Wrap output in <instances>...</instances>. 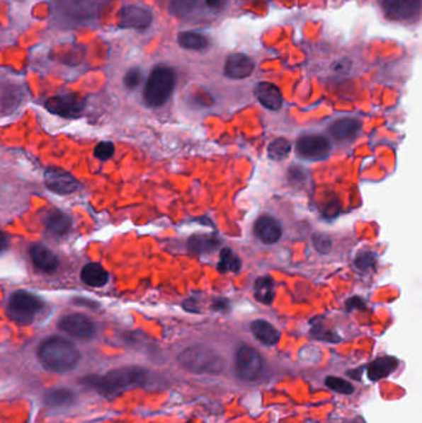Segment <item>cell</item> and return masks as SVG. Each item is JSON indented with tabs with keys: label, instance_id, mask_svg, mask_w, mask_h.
Wrapping results in <instances>:
<instances>
[{
	"label": "cell",
	"instance_id": "1",
	"mask_svg": "<svg viewBox=\"0 0 422 423\" xmlns=\"http://www.w3.org/2000/svg\"><path fill=\"white\" fill-rule=\"evenodd\" d=\"M147 370L139 366H123L104 375H87L82 379V384L102 396L112 398L125 390L147 384Z\"/></svg>",
	"mask_w": 422,
	"mask_h": 423
},
{
	"label": "cell",
	"instance_id": "2",
	"mask_svg": "<svg viewBox=\"0 0 422 423\" xmlns=\"http://www.w3.org/2000/svg\"><path fill=\"white\" fill-rule=\"evenodd\" d=\"M40 364L51 373H67L74 370L81 360L79 348L59 335L49 337L38 348Z\"/></svg>",
	"mask_w": 422,
	"mask_h": 423
},
{
	"label": "cell",
	"instance_id": "3",
	"mask_svg": "<svg viewBox=\"0 0 422 423\" xmlns=\"http://www.w3.org/2000/svg\"><path fill=\"white\" fill-rule=\"evenodd\" d=\"M178 364L197 375H218L226 369V360L206 345H193L178 355Z\"/></svg>",
	"mask_w": 422,
	"mask_h": 423
},
{
	"label": "cell",
	"instance_id": "4",
	"mask_svg": "<svg viewBox=\"0 0 422 423\" xmlns=\"http://www.w3.org/2000/svg\"><path fill=\"white\" fill-rule=\"evenodd\" d=\"M176 86V74L171 67L157 66L152 69L144 89V100L152 108L166 103Z\"/></svg>",
	"mask_w": 422,
	"mask_h": 423
},
{
	"label": "cell",
	"instance_id": "5",
	"mask_svg": "<svg viewBox=\"0 0 422 423\" xmlns=\"http://www.w3.org/2000/svg\"><path fill=\"white\" fill-rule=\"evenodd\" d=\"M42 308V301L26 291H18L11 295L8 305L10 320L19 325H29Z\"/></svg>",
	"mask_w": 422,
	"mask_h": 423
},
{
	"label": "cell",
	"instance_id": "6",
	"mask_svg": "<svg viewBox=\"0 0 422 423\" xmlns=\"http://www.w3.org/2000/svg\"><path fill=\"white\" fill-rule=\"evenodd\" d=\"M264 361L261 353L249 345H241L236 353V374L243 381H256L261 378Z\"/></svg>",
	"mask_w": 422,
	"mask_h": 423
},
{
	"label": "cell",
	"instance_id": "7",
	"mask_svg": "<svg viewBox=\"0 0 422 423\" xmlns=\"http://www.w3.org/2000/svg\"><path fill=\"white\" fill-rule=\"evenodd\" d=\"M107 0H59V14L69 21H89L97 16Z\"/></svg>",
	"mask_w": 422,
	"mask_h": 423
},
{
	"label": "cell",
	"instance_id": "8",
	"mask_svg": "<svg viewBox=\"0 0 422 423\" xmlns=\"http://www.w3.org/2000/svg\"><path fill=\"white\" fill-rule=\"evenodd\" d=\"M59 328L69 337L82 342L93 340L97 335V327L94 325L93 320L81 313L64 315L59 320Z\"/></svg>",
	"mask_w": 422,
	"mask_h": 423
},
{
	"label": "cell",
	"instance_id": "9",
	"mask_svg": "<svg viewBox=\"0 0 422 423\" xmlns=\"http://www.w3.org/2000/svg\"><path fill=\"white\" fill-rule=\"evenodd\" d=\"M84 99L79 94L56 95L46 100L45 107L50 113L56 114L62 118H79L84 112Z\"/></svg>",
	"mask_w": 422,
	"mask_h": 423
},
{
	"label": "cell",
	"instance_id": "10",
	"mask_svg": "<svg viewBox=\"0 0 422 423\" xmlns=\"http://www.w3.org/2000/svg\"><path fill=\"white\" fill-rule=\"evenodd\" d=\"M296 151L306 160H322L329 156L331 144L324 135L306 134L297 140Z\"/></svg>",
	"mask_w": 422,
	"mask_h": 423
},
{
	"label": "cell",
	"instance_id": "11",
	"mask_svg": "<svg viewBox=\"0 0 422 423\" xmlns=\"http://www.w3.org/2000/svg\"><path fill=\"white\" fill-rule=\"evenodd\" d=\"M44 180L46 187L59 195H71L79 188V181L71 173L61 168H49L45 173Z\"/></svg>",
	"mask_w": 422,
	"mask_h": 423
},
{
	"label": "cell",
	"instance_id": "12",
	"mask_svg": "<svg viewBox=\"0 0 422 423\" xmlns=\"http://www.w3.org/2000/svg\"><path fill=\"white\" fill-rule=\"evenodd\" d=\"M152 14L150 10L140 6H124L119 13L118 24L123 29L145 30L152 25Z\"/></svg>",
	"mask_w": 422,
	"mask_h": 423
},
{
	"label": "cell",
	"instance_id": "13",
	"mask_svg": "<svg viewBox=\"0 0 422 423\" xmlns=\"http://www.w3.org/2000/svg\"><path fill=\"white\" fill-rule=\"evenodd\" d=\"M254 69L256 64L248 54H233L227 59L224 74L232 79H243L249 77Z\"/></svg>",
	"mask_w": 422,
	"mask_h": 423
},
{
	"label": "cell",
	"instance_id": "14",
	"mask_svg": "<svg viewBox=\"0 0 422 423\" xmlns=\"http://www.w3.org/2000/svg\"><path fill=\"white\" fill-rule=\"evenodd\" d=\"M383 6L389 18L406 20L420 11L421 0H384Z\"/></svg>",
	"mask_w": 422,
	"mask_h": 423
},
{
	"label": "cell",
	"instance_id": "15",
	"mask_svg": "<svg viewBox=\"0 0 422 423\" xmlns=\"http://www.w3.org/2000/svg\"><path fill=\"white\" fill-rule=\"evenodd\" d=\"M30 257L33 264L42 272H55L59 269V257L55 255L54 251L49 249L47 246L41 244H35L30 249Z\"/></svg>",
	"mask_w": 422,
	"mask_h": 423
},
{
	"label": "cell",
	"instance_id": "16",
	"mask_svg": "<svg viewBox=\"0 0 422 423\" xmlns=\"http://www.w3.org/2000/svg\"><path fill=\"white\" fill-rule=\"evenodd\" d=\"M360 127L357 119L341 118L329 125V132L337 143H348L358 135Z\"/></svg>",
	"mask_w": 422,
	"mask_h": 423
},
{
	"label": "cell",
	"instance_id": "17",
	"mask_svg": "<svg viewBox=\"0 0 422 423\" xmlns=\"http://www.w3.org/2000/svg\"><path fill=\"white\" fill-rule=\"evenodd\" d=\"M254 233L263 243L274 244L283 236V228L274 216H263L256 221Z\"/></svg>",
	"mask_w": 422,
	"mask_h": 423
},
{
	"label": "cell",
	"instance_id": "18",
	"mask_svg": "<svg viewBox=\"0 0 422 423\" xmlns=\"http://www.w3.org/2000/svg\"><path fill=\"white\" fill-rule=\"evenodd\" d=\"M256 95L261 105L269 110H279L284 103L280 89L270 82H259L256 84Z\"/></svg>",
	"mask_w": 422,
	"mask_h": 423
},
{
	"label": "cell",
	"instance_id": "19",
	"mask_svg": "<svg viewBox=\"0 0 422 423\" xmlns=\"http://www.w3.org/2000/svg\"><path fill=\"white\" fill-rule=\"evenodd\" d=\"M399 368V360L394 357H380L369 363L367 366V375L369 380L378 381L385 379L389 375L393 374L395 370Z\"/></svg>",
	"mask_w": 422,
	"mask_h": 423
},
{
	"label": "cell",
	"instance_id": "20",
	"mask_svg": "<svg viewBox=\"0 0 422 423\" xmlns=\"http://www.w3.org/2000/svg\"><path fill=\"white\" fill-rule=\"evenodd\" d=\"M251 335H254L261 344L273 347L278 344L280 340V332L268 320H254L251 325Z\"/></svg>",
	"mask_w": 422,
	"mask_h": 423
},
{
	"label": "cell",
	"instance_id": "21",
	"mask_svg": "<svg viewBox=\"0 0 422 423\" xmlns=\"http://www.w3.org/2000/svg\"><path fill=\"white\" fill-rule=\"evenodd\" d=\"M81 280L91 287H102V286L107 285L109 274L103 266L96 264V262H91L89 265L84 266L81 271Z\"/></svg>",
	"mask_w": 422,
	"mask_h": 423
},
{
	"label": "cell",
	"instance_id": "22",
	"mask_svg": "<svg viewBox=\"0 0 422 423\" xmlns=\"http://www.w3.org/2000/svg\"><path fill=\"white\" fill-rule=\"evenodd\" d=\"M44 402L52 409L69 407L76 402V395L69 389L51 390L45 395Z\"/></svg>",
	"mask_w": 422,
	"mask_h": 423
},
{
	"label": "cell",
	"instance_id": "23",
	"mask_svg": "<svg viewBox=\"0 0 422 423\" xmlns=\"http://www.w3.org/2000/svg\"><path fill=\"white\" fill-rule=\"evenodd\" d=\"M45 224L52 234L64 236L66 233H69L71 226H72V221L64 212L55 211L50 212L47 214L45 219Z\"/></svg>",
	"mask_w": 422,
	"mask_h": 423
},
{
	"label": "cell",
	"instance_id": "24",
	"mask_svg": "<svg viewBox=\"0 0 422 423\" xmlns=\"http://www.w3.org/2000/svg\"><path fill=\"white\" fill-rule=\"evenodd\" d=\"M254 295L256 300L264 305H270L275 297L274 281L269 276H263L256 281L254 286Z\"/></svg>",
	"mask_w": 422,
	"mask_h": 423
},
{
	"label": "cell",
	"instance_id": "25",
	"mask_svg": "<svg viewBox=\"0 0 422 423\" xmlns=\"http://www.w3.org/2000/svg\"><path fill=\"white\" fill-rule=\"evenodd\" d=\"M221 241H218L217 238L211 236H203V234H198V236H193L190 238L188 241V249L196 253V254H206V253H211L218 248Z\"/></svg>",
	"mask_w": 422,
	"mask_h": 423
},
{
	"label": "cell",
	"instance_id": "26",
	"mask_svg": "<svg viewBox=\"0 0 422 423\" xmlns=\"http://www.w3.org/2000/svg\"><path fill=\"white\" fill-rule=\"evenodd\" d=\"M178 44L183 49L201 51L208 47L210 41L205 35L193 33V31H183L178 35Z\"/></svg>",
	"mask_w": 422,
	"mask_h": 423
},
{
	"label": "cell",
	"instance_id": "27",
	"mask_svg": "<svg viewBox=\"0 0 422 423\" xmlns=\"http://www.w3.org/2000/svg\"><path fill=\"white\" fill-rule=\"evenodd\" d=\"M241 259L236 256L234 251H232L229 248H224L221 251L219 256V262L217 265V269L221 272H238L241 270Z\"/></svg>",
	"mask_w": 422,
	"mask_h": 423
},
{
	"label": "cell",
	"instance_id": "28",
	"mask_svg": "<svg viewBox=\"0 0 422 423\" xmlns=\"http://www.w3.org/2000/svg\"><path fill=\"white\" fill-rule=\"evenodd\" d=\"M290 151H291V144H290L287 139L284 138L273 140L270 145H269V148H268L269 158L271 160H275V161H281V160L287 158Z\"/></svg>",
	"mask_w": 422,
	"mask_h": 423
},
{
	"label": "cell",
	"instance_id": "29",
	"mask_svg": "<svg viewBox=\"0 0 422 423\" xmlns=\"http://www.w3.org/2000/svg\"><path fill=\"white\" fill-rule=\"evenodd\" d=\"M198 0H172L170 11L176 18H185L196 9Z\"/></svg>",
	"mask_w": 422,
	"mask_h": 423
},
{
	"label": "cell",
	"instance_id": "30",
	"mask_svg": "<svg viewBox=\"0 0 422 423\" xmlns=\"http://www.w3.org/2000/svg\"><path fill=\"white\" fill-rule=\"evenodd\" d=\"M324 384L337 394L350 395L354 393L353 385L337 376H327L324 380Z\"/></svg>",
	"mask_w": 422,
	"mask_h": 423
},
{
	"label": "cell",
	"instance_id": "31",
	"mask_svg": "<svg viewBox=\"0 0 422 423\" xmlns=\"http://www.w3.org/2000/svg\"><path fill=\"white\" fill-rule=\"evenodd\" d=\"M375 264H377V257L373 253H369V251L360 253L354 260V265L360 271L370 270V269H373Z\"/></svg>",
	"mask_w": 422,
	"mask_h": 423
},
{
	"label": "cell",
	"instance_id": "32",
	"mask_svg": "<svg viewBox=\"0 0 422 423\" xmlns=\"http://www.w3.org/2000/svg\"><path fill=\"white\" fill-rule=\"evenodd\" d=\"M114 153H115V148H114V144L110 143V141L99 143L94 148V156L101 160V161H107V160L113 156Z\"/></svg>",
	"mask_w": 422,
	"mask_h": 423
},
{
	"label": "cell",
	"instance_id": "33",
	"mask_svg": "<svg viewBox=\"0 0 422 423\" xmlns=\"http://www.w3.org/2000/svg\"><path fill=\"white\" fill-rule=\"evenodd\" d=\"M312 337H314L316 340L331 342V343L341 342L338 335H334L333 332H331V330H326L322 325H314V330H312Z\"/></svg>",
	"mask_w": 422,
	"mask_h": 423
},
{
	"label": "cell",
	"instance_id": "34",
	"mask_svg": "<svg viewBox=\"0 0 422 423\" xmlns=\"http://www.w3.org/2000/svg\"><path fill=\"white\" fill-rule=\"evenodd\" d=\"M142 74L139 69H129L125 77H124V84L128 89H135L142 82Z\"/></svg>",
	"mask_w": 422,
	"mask_h": 423
},
{
	"label": "cell",
	"instance_id": "35",
	"mask_svg": "<svg viewBox=\"0 0 422 423\" xmlns=\"http://www.w3.org/2000/svg\"><path fill=\"white\" fill-rule=\"evenodd\" d=\"M314 246L319 253H329L332 248V241L329 239V236H316L314 238Z\"/></svg>",
	"mask_w": 422,
	"mask_h": 423
},
{
	"label": "cell",
	"instance_id": "36",
	"mask_svg": "<svg viewBox=\"0 0 422 423\" xmlns=\"http://www.w3.org/2000/svg\"><path fill=\"white\" fill-rule=\"evenodd\" d=\"M290 181L292 183H301L304 181V168H290L289 171Z\"/></svg>",
	"mask_w": 422,
	"mask_h": 423
},
{
	"label": "cell",
	"instance_id": "37",
	"mask_svg": "<svg viewBox=\"0 0 422 423\" xmlns=\"http://www.w3.org/2000/svg\"><path fill=\"white\" fill-rule=\"evenodd\" d=\"M364 308H365V303H364V301L362 300V299H359V297L349 299L348 302H347V310L348 311L364 310Z\"/></svg>",
	"mask_w": 422,
	"mask_h": 423
},
{
	"label": "cell",
	"instance_id": "38",
	"mask_svg": "<svg viewBox=\"0 0 422 423\" xmlns=\"http://www.w3.org/2000/svg\"><path fill=\"white\" fill-rule=\"evenodd\" d=\"M339 203L331 202L327 207L324 208V214L327 218H334L339 213Z\"/></svg>",
	"mask_w": 422,
	"mask_h": 423
},
{
	"label": "cell",
	"instance_id": "39",
	"mask_svg": "<svg viewBox=\"0 0 422 423\" xmlns=\"http://www.w3.org/2000/svg\"><path fill=\"white\" fill-rule=\"evenodd\" d=\"M206 5L210 9L221 11L226 8L227 0H206Z\"/></svg>",
	"mask_w": 422,
	"mask_h": 423
},
{
	"label": "cell",
	"instance_id": "40",
	"mask_svg": "<svg viewBox=\"0 0 422 423\" xmlns=\"http://www.w3.org/2000/svg\"><path fill=\"white\" fill-rule=\"evenodd\" d=\"M213 308L217 311H226L228 308V301L216 300L213 303Z\"/></svg>",
	"mask_w": 422,
	"mask_h": 423
},
{
	"label": "cell",
	"instance_id": "41",
	"mask_svg": "<svg viewBox=\"0 0 422 423\" xmlns=\"http://www.w3.org/2000/svg\"><path fill=\"white\" fill-rule=\"evenodd\" d=\"M8 244H9L8 238H6V236H5L3 231H0V251L5 250Z\"/></svg>",
	"mask_w": 422,
	"mask_h": 423
}]
</instances>
